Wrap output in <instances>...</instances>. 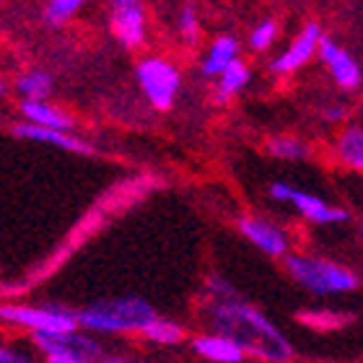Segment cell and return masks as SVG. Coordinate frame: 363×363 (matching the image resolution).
<instances>
[{"instance_id":"cell-1","label":"cell","mask_w":363,"mask_h":363,"mask_svg":"<svg viewBox=\"0 0 363 363\" xmlns=\"http://www.w3.org/2000/svg\"><path fill=\"white\" fill-rule=\"evenodd\" d=\"M203 311L213 333L234 337L250 358L262 363H291L296 358L294 342L288 340L286 333L272 325L259 306L242 298L239 291L231 296L203 294Z\"/></svg>"},{"instance_id":"cell-2","label":"cell","mask_w":363,"mask_h":363,"mask_svg":"<svg viewBox=\"0 0 363 363\" xmlns=\"http://www.w3.org/2000/svg\"><path fill=\"white\" fill-rule=\"evenodd\" d=\"M156 317V309L140 296H114L78 309L81 330L104 335H140Z\"/></svg>"},{"instance_id":"cell-3","label":"cell","mask_w":363,"mask_h":363,"mask_svg":"<svg viewBox=\"0 0 363 363\" xmlns=\"http://www.w3.org/2000/svg\"><path fill=\"white\" fill-rule=\"evenodd\" d=\"M288 278L311 296H340L350 294L361 286V278L350 267L335 262L327 257H314V255H291L283 257Z\"/></svg>"},{"instance_id":"cell-4","label":"cell","mask_w":363,"mask_h":363,"mask_svg":"<svg viewBox=\"0 0 363 363\" xmlns=\"http://www.w3.org/2000/svg\"><path fill=\"white\" fill-rule=\"evenodd\" d=\"M0 319L13 327H23L29 333H70L81 330L78 325V309L62 306V303H3Z\"/></svg>"},{"instance_id":"cell-5","label":"cell","mask_w":363,"mask_h":363,"mask_svg":"<svg viewBox=\"0 0 363 363\" xmlns=\"http://www.w3.org/2000/svg\"><path fill=\"white\" fill-rule=\"evenodd\" d=\"M135 78L140 84L145 101L159 109V112H169L174 106L177 96L182 91V73L174 62L159 55H148L143 60H138L135 65Z\"/></svg>"},{"instance_id":"cell-6","label":"cell","mask_w":363,"mask_h":363,"mask_svg":"<svg viewBox=\"0 0 363 363\" xmlns=\"http://www.w3.org/2000/svg\"><path fill=\"white\" fill-rule=\"evenodd\" d=\"M267 192H270L272 200L296 208L301 218H306L309 223H317V226H333V223H345V220H350V213L345 211V208L330 205L327 200L311 195V192L291 187L288 182H272Z\"/></svg>"},{"instance_id":"cell-7","label":"cell","mask_w":363,"mask_h":363,"mask_svg":"<svg viewBox=\"0 0 363 363\" xmlns=\"http://www.w3.org/2000/svg\"><path fill=\"white\" fill-rule=\"evenodd\" d=\"M322 29H319L317 21H306L303 29L294 37V42L270 60V70L275 76H291V73H298L303 65H309L311 57L319 52V45H322Z\"/></svg>"},{"instance_id":"cell-8","label":"cell","mask_w":363,"mask_h":363,"mask_svg":"<svg viewBox=\"0 0 363 363\" xmlns=\"http://www.w3.org/2000/svg\"><path fill=\"white\" fill-rule=\"evenodd\" d=\"M236 228H239V234L247 242L255 244L267 257L283 259L288 255V250H291V239H288L286 228H280L270 218H262V216H239Z\"/></svg>"},{"instance_id":"cell-9","label":"cell","mask_w":363,"mask_h":363,"mask_svg":"<svg viewBox=\"0 0 363 363\" xmlns=\"http://www.w3.org/2000/svg\"><path fill=\"white\" fill-rule=\"evenodd\" d=\"M29 340L45 356H50V353H76V356L91 358L94 363L104 358L101 345L94 337L81 333V330H70V333H29Z\"/></svg>"},{"instance_id":"cell-10","label":"cell","mask_w":363,"mask_h":363,"mask_svg":"<svg viewBox=\"0 0 363 363\" xmlns=\"http://www.w3.org/2000/svg\"><path fill=\"white\" fill-rule=\"evenodd\" d=\"M11 135L21 138V140H31V143H45L55 145V148H62L68 153H76V156H96V148L91 143H86L84 138L73 135L70 130H55V128H42V125H34V122H16L11 128Z\"/></svg>"},{"instance_id":"cell-11","label":"cell","mask_w":363,"mask_h":363,"mask_svg":"<svg viewBox=\"0 0 363 363\" xmlns=\"http://www.w3.org/2000/svg\"><path fill=\"white\" fill-rule=\"evenodd\" d=\"M319 60L325 62V68L330 70V76L342 91H356L363 84V73L361 65L356 62V57L340 47L335 39L322 37V45H319Z\"/></svg>"},{"instance_id":"cell-12","label":"cell","mask_w":363,"mask_h":363,"mask_svg":"<svg viewBox=\"0 0 363 363\" xmlns=\"http://www.w3.org/2000/svg\"><path fill=\"white\" fill-rule=\"evenodd\" d=\"M109 29L125 50H138L145 42V11L140 6L112 8L109 13Z\"/></svg>"},{"instance_id":"cell-13","label":"cell","mask_w":363,"mask_h":363,"mask_svg":"<svg viewBox=\"0 0 363 363\" xmlns=\"http://www.w3.org/2000/svg\"><path fill=\"white\" fill-rule=\"evenodd\" d=\"M192 350L211 363H244L247 350L223 333H200L192 337Z\"/></svg>"},{"instance_id":"cell-14","label":"cell","mask_w":363,"mask_h":363,"mask_svg":"<svg viewBox=\"0 0 363 363\" xmlns=\"http://www.w3.org/2000/svg\"><path fill=\"white\" fill-rule=\"evenodd\" d=\"M18 112L26 122L42 125V128H55V130H73L76 120L68 112H62L60 106L50 104L47 99H21Z\"/></svg>"},{"instance_id":"cell-15","label":"cell","mask_w":363,"mask_h":363,"mask_svg":"<svg viewBox=\"0 0 363 363\" xmlns=\"http://www.w3.org/2000/svg\"><path fill=\"white\" fill-rule=\"evenodd\" d=\"M239 57V42L231 34H220L213 39V45L208 47L203 62H200V76L203 78H218L231 62Z\"/></svg>"},{"instance_id":"cell-16","label":"cell","mask_w":363,"mask_h":363,"mask_svg":"<svg viewBox=\"0 0 363 363\" xmlns=\"http://www.w3.org/2000/svg\"><path fill=\"white\" fill-rule=\"evenodd\" d=\"M335 159L350 172L363 174V128L361 125H348L335 140Z\"/></svg>"},{"instance_id":"cell-17","label":"cell","mask_w":363,"mask_h":363,"mask_svg":"<svg viewBox=\"0 0 363 363\" xmlns=\"http://www.w3.org/2000/svg\"><path fill=\"white\" fill-rule=\"evenodd\" d=\"M250 78H252L250 65L236 57V60L218 76V89H216V96H213L216 99V104L223 106V104H228L234 96H239V94L247 89Z\"/></svg>"},{"instance_id":"cell-18","label":"cell","mask_w":363,"mask_h":363,"mask_svg":"<svg viewBox=\"0 0 363 363\" xmlns=\"http://www.w3.org/2000/svg\"><path fill=\"white\" fill-rule=\"evenodd\" d=\"M140 337L153 342V345H179V342L187 340V330H184L179 322H174V319L156 317L153 322L145 325Z\"/></svg>"},{"instance_id":"cell-19","label":"cell","mask_w":363,"mask_h":363,"mask_svg":"<svg viewBox=\"0 0 363 363\" xmlns=\"http://www.w3.org/2000/svg\"><path fill=\"white\" fill-rule=\"evenodd\" d=\"M55 89V78L47 70L31 68L16 78V91L21 99H50Z\"/></svg>"},{"instance_id":"cell-20","label":"cell","mask_w":363,"mask_h":363,"mask_svg":"<svg viewBox=\"0 0 363 363\" xmlns=\"http://www.w3.org/2000/svg\"><path fill=\"white\" fill-rule=\"evenodd\" d=\"M265 151L272 159L280 161H306L311 156V148L306 145V140L296 135H275L267 140Z\"/></svg>"},{"instance_id":"cell-21","label":"cell","mask_w":363,"mask_h":363,"mask_svg":"<svg viewBox=\"0 0 363 363\" xmlns=\"http://www.w3.org/2000/svg\"><path fill=\"white\" fill-rule=\"evenodd\" d=\"M296 319L301 322L303 327H311V330H342L356 322V314L350 311H301L296 314Z\"/></svg>"},{"instance_id":"cell-22","label":"cell","mask_w":363,"mask_h":363,"mask_svg":"<svg viewBox=\"0 0 363 363\" xmlns=\"http://www.w3.org/2000/svg\"><path fill=\"white\" fill-rule=\"evenodd\" d=\"M86 0H47L45 6V23L47 26H62V23H68L73 16L81 11V6H84Z\"/></svg>"},{"instance_id":"cell-23","label":"cell","mask_w":363,"mask_h":363,"mask_svg":"<svg viewBox=\"0 0 363 363\" xmlns=\"http://www.w3.org/2000/svg\"><path fill=\"white\" fill-rule=\"evenodd\" d=\"M177 31H179V39L187 47H195L200 42V18H197L195 6H182L179 16H177Z\"/></svg>"},{"instance_id":"cell-24","label":"cell","mask_w":363,"mask_h":363,"mask_svg":"<svg viewBox=\"0 0 363 363\" xmlns=\"http://www.w3.org/2000/svg\"><path fill=\"white\" fill-rule=\"evenodd\" d=\"M275 39H278V21L275 18H265V21H259L250 34V47L255 52H265L275 45Z\"/></svg>"},{"instance_id":"cell-25","label":"cell","mask_w":363,"mask_h":363,"mask_svg":"<svg viewBox=\"0 0 363 363\" xmlns=\"http://www.w3.org/2000/svg\"><path fill=\"white\" fill-rule=\"evenodd\" d=\"M322 117H325V122H330V125H340V122H345V117H348V109L342 104H330V106H325Z\"/></svg>"},{"instance_id":"cell-26","label":"cell","mask_w":363,"mask_h":363,"mask_svg":"<svg viewBox=\"0 0 363 363\" xmlns=\"http://www.w3.org/2000/svg\"><path fill=\"white\" fill-rule=\"evenodd\" d=\"M45 363H94L86 356H76V353H50L45 356Z\"/></svg>"},{"instance_id":"cell-27","label":"cell","mask_w":363,"mask_h":363,"mask_svg":"<svg viewBox=\"0 0 363 363\" xmlns=\"http://www.w3.org/2000/svg\"><path fill=\"white\" fill-rule=\"evenodd\" d=\"M0 363H37V361L6 345V348H0Z\"/></svg>"},{"instance_id":"cell-28","label":"cell","mask_w":363,"mask_h":363,"mask_svg":"<svg viewBox=\"0 0 363 363\" xmlns=\"http://www.w3.org/2000/svg\"><path fill=\"white\" fill-rule=\"evenodd\" d=\"M99 363H143V361H135V358H120V356H104Z\"/></svg>"},{"instance_id":"cell-29","label":"cell","mask_w":363,"mask_h":363,"mask_svg":"<svg viewBox=\"0 0 363 363\" xmlns=\"http://www.w3.org/2000/svg\"><path fill=\"white\" fill-rule=\"evenodd\" d=\"M143 0H112V8H128V6H140Z\"/></svg>"},{"instance_id":"cell-30","label":"cell","mask_w":363,"mask_h":363,"mask_svg":"<svg viewBox=\"0 0 363 363\" xmlns=\"http://www.w3.org/2000/svg\"><path fill=\"white\" fill-rule=\"evenodd\" d=\"M358 239L363 242V220H361V226H358Z\"/></svg>"}]
</instances>
